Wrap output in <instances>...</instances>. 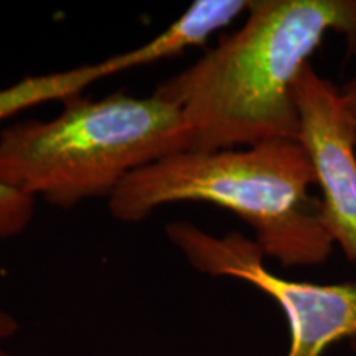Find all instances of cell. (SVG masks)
Returning a JSON list of instances; mask_svg holds the SVG:
<instances>
[{
	"instance_id": "cell-9",
	"label": "cell",
	"mask_w": 356,
	"mask_h": 356,
	"mask_svg": "<svg viewBox=\"0 0 356 356\" xmlns=\"http://www.w3.org/2000/svg\"><path fill=\"white\" fill-rule=\"evenodd\" d=\"M20 330V322L17 320L10 312L0 307V341L8 340Z\"/></svg>"
},
{
	"instance_id": "cell-8",
	"label": "cell",
	"mask_w": 356,
	"mask_h": 356,
	"mask_svg": "<svg viewBox=\"0 0 356 356\" xmlns=\"http://www.w3.org/2000/svg\"><path fill=\"white\" fill-rule=\"evenodd\" d=\"M340 92H341V97H343L345 108L348 111L351 124H353L355 139H356V74L345 84L343 88H340Z\"/></svg>"
},
{
	"instance_id": "cell-6",
	"label": "cell",
	"mask_w": 356,
	"mask_h": 356,
	"mask_svg": "<svg viewBox=\"0 0 356 356\" xmlns=\"http://www.w3.org/2000/svg\"><path fill=\"white\" fill-rule=\"evenodd\" d=\"M251 0H197L173 20L163 32L129 51L97 63L78 66L61 73L37 74L0 89V126L22 111L50 101H66L83 95L86 88L115 74L178 56L193 47H202L213 33L228 26Z\"/></svg>"
},
{
	"instance_id": "cell-1",
	"label": "cell",
	"mask_w": 356,
	"mask_h": 356,
	"mask_svg": "<svg viewBox=\"0 0 356 356\" xmlns=\"http://www.w3.org/2000/svg\"><path fill=\"white\" fill-rule=\"evenodd\" d=\"M327 33L356 55V0H251L241 29L155 95L184 114L188 150L299 140L296 81Z\"/></svg>"
},
{
	"instance_id": "cell-3",
	"label": "cell",
	"mask_w": 356,
	"mask_h": 356,
	"mask_svg": "<svg viewBox=\"0 0 356 356\" xmlns=\"http://www.w3.org/2000/svg\"><path fill=\"white\" fill-rule=\"evenodd\" d=\"M190 149L184 114L154 92L83 95L51 119L0 129V184L58 208L109 198L129 175Z\"/></svg>"
},
{
	"instance_id": "cell-2",
	"label": "cell",
	"mask_w": 356,
	"mask_h": 356,
	"mask_svg": "<svg viewBox=\"0 0 356 356\" xmlns=\"http://www.w3.org/2000/svg\"><path fill=\"white\" fill-rule=\"evenodd\" d=\"M317 175L299 140H266L246 149L184 150L150 163L108 198L114 220L144 221L159 208L198 202L234 213L254 229L266 257L282 267L322 264L333 241L310 195Z\"/></svg>"
},
{
	"instance_id": "cell-5",
	"label": "cell",
	"mask_w": 356,
	"mask_h": 356,
	"mask_svg": "<svg viewBox=\"0 0 356 356\" xmlns=\"http://www.w3.org/2000/svg\"><path fill=\"white\" fill-rule=\"evenodd\" d=\"M299 142L317 175L320 220L333 244L356 264V139L340 88L307 63L296 81Z\"/></svg>"
},
{
	"instance_id": "cell-4",
	"label": "cell",
	"mask_w": 356,
	"mask_h": 356,
	"mask_svg": "<svg viewBox=\"0 0 356 356\" xmlns=\"http://www.w3.org/2000/svg\"><path fill=\"white\" fill-rule=\"evenodd\" d=\"M165 234L198 273L251 284L280 307L291 332L287 356H322L350 340L356 350V282L312 284L280 277L264 264L254 239L241 233L215 236L188 221L167 225Z\"/></svg>"
},
{
	"instance_id": "cell-7",
	"label": "cell",
	"mask_w": 356,
	"mask_h": 356,
	"mask_svg": "<svg viewBox=\"0 0 356 356\" xmlns=\"http://www.w3.org/2000/svg\"><path fill=\"white\" fill-rule=\"evenodd\" d=\"M37 203L35 198L0 184V239L15 238L32 225Z\"/></svg>"
},
{
	"instance_id": "cell-10",
	"label": "cell",
	"mask_w": 356,
	"mask_h": 356,
	"mask_svg": "<svg viewBox=\"0 0 356 356\" xmlns=\"http://www.w3.org/2000/svg\"><path fill=\"white\" fill-rule=\"evenodd\" d=\"M0 356H24V355H17V353H12V351H8V350L0 348Z\"/></svg>"
}]
</instances>
